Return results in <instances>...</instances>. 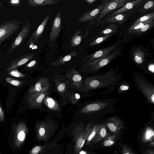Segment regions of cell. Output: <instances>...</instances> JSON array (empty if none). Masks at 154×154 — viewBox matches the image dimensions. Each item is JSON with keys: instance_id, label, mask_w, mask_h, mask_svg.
<instances>
[{"instance_id": "9", "label": "cell", "mask_w": 154, "mask_h": 154, "mask_svg": "<svg viewBox=\"0 0 154 154\" xmlns=\"http://www.w3.org/2000/svg\"><path fill=\"white\" fill-rule=\"evenodd\" d=\"M31 27L29 22H26L23 25L21 31L11 45L7 53L8 56L24 41L31 31Z\"/></svg>"}, {"instance_id": "35", "label": "cell", "mask_w": 154, "mask_h": 154, "mask_svg": "<svg viewBox=\"0 0 154 154\" xmlns=\"http://www.w3.org/2000/svg\"><path fill=\"white\" fill-rule=\"evenodd\" d=\"M154 22V20H151L132 24V25L129 28L128 30V32L139 29L142 28L145 24Z\"/></svg>"}, {"instance_id": "32", "label": "cell", "mask_w": 154, "mask_h": 154, "mask_svg": "<svg viewBox=\"0 0 154 154\" xmlns=\"http://www.w3.org/2000/svg\"><path fill=\"white\" fill-rule=\"evenodd\" d=\"M154 1H149L145 3L140 10V12L142 13H144L154 9Z\"/></svg>"}, {"instance_id": "45", "label": "cell", "mask_w": 154, "mask_h": 154, "mask_svg": "<svg viewBox=\"0 0 154 154\" xmlns=\"http://www.w3.org/2000/svg\"><path fill=\"white\" fill-rule=\"evenodd\" d=\"M5 113L0 104V122H3L5 119Z\"/></svg>"}, {"instance_id": "8", "label": "cell", "mask_w": 154, "mask_h": 154, "mask_svg": "<svg viewBox=\"0 0 154 154\" xmlns=\"http://www.w3.org/2000/svg\"><path fill=\"white\" fill-rule=\"evenodd\" d=\"M62 19L61 13L58 12L54 17L49 35V46L52 48L61 30Z\"/></svg>"}, {"instance_id": "18", "label": "cell", "mask_w": 154, "mask_h": 154, "mask_svg": "<svg viewBox=\"0 0 154 154\" xmlns=\"http://www.w3.org/2000/svg\"><path fill=\"white\" fill-rule=\"evenodd\" d=\"M109 103L102 101H98L86 105L81 110L82 113H88L96 112L107 107Z\"/></svg>"}, {"instance_id": "21", "label": "cell", "mask_w": 154, "mask_h": 154, "mask_svg": "<svg viewBox=\"0 0 154 154\" xmlns=\"http://www.w3.org/2000/svg\"><path fill=\"white\" fill-rule=\"evenodd\" d=\"M66 75L73 86L80 90L82 89V77L78 71L71 69L67 71Z\"/></svg>"}, {"instance_id": "40", "label": "cell", "mask_w": 154, "mask_h": 154, "mask_svg": "<svg viewBox=\"0 0 154 154\" xmlns=\"http://www.w3.org/2000/svg\"><path fill=\"white\" fill-rule=\"evenodd\" d=\"M43 146H36L34 147L31 151L29 154H38L42 149Z\"/></svg>"}, {"instance_id": "30", "label": "cell", "mask_w": 154, "mask_h": 154, "mask_svg": "<svg viewBox=\"0 0 154 154\" xmlns=\"http://www.w3.org/2000/svg\"><path fill=\"white\" fill-rule=\"evenodd\" d=\"M154 25V22L148 23L144 25L142 28L136 30L129 32L128 33L129 34H140L147 31L149 29L153 27Z\"/></svg>"}, {"instance_id": "52", "label": "cell", "mask_w": 154, "mask_h": 154, "mask_svg": "<svg viewBox=\"0 0 154 154\" xmlns=\"http://www.w3.org/2000/svg\"></svg>"}, {"instance_id": "7", "label": "cell", "mask_w": 154, "mask_h": 154, "mask_svg": "<svg viewBox=\"0 0 154 154\" xmlns=\"http://www.w3.org/2000/svg\"><path fill=\"white\" fill-rule=\"evenodd\" d=\"M131 0H110L105 4L100 14L96 20L97 25L103 18L108 15L119 9Z\"/></svg>"}, {"instance_id": "44", "label": "cell", "mask_w": 154, "mask_h": 154, "mask_svg": "<svg viewBox=\"0 0 154 154\" xmlns=\"http://www.w3.org/2000/svg\"><path fill=\"white\" fill-rule=\"evenodd\" d=\"M80 98V96L79 94L78 93L75 94L74 95L72 96L71 97V100L72 103H74L77 102Z\"/></svg>"}, {"instance_id": "22", "label": "cell", "mask_w": 154, "mask_h": 154, "mask_svg": "<svg viewBox=\"0 0 154 154\" xmlns=\"http://www.w3.org/2000/svg\"><path fill=\"white\" fill-rule=\"evenodd\" d=\"M106 125L102 124L98 125L96 134L91 143L92 144L97 143L109 135Z\"/></svg>"}, {"instance_id": "36", "label": "cell", "mask_w": 154, "mask_h": 154, "mask_svg": "<svg viewBox=\"0 0 154 154\" xmlns=\"http://www.w3.org/2000/svg\"><path fill=\"white\" fill-rule=\"evenodd\" d=\"M112 35V34H109L98 37L91 42L89 45L90 46H93L99 44L109 38Z\"/></svg>"}, {"instance_id": "26", "label": "cell", "mask_w": 154, "mask_h": 154, "mask_svg": "<svg viewBox=\"0 0 154 154\" xmlns=\"http://www.w3.org/2000/svg\"><path fill=\"white\" fill-rule=\"evenodd\" d=\"M83 36V32L78 29L74 33L69 41V47L72 48L78 46L81 43Z\"/></svg>"}, {"instance_id": "31", "label": "cell", "mask_w": 154, "mask_h": 154, "mask_svg": "<svg viewBox=\"0 0 154 154\" xmlns=\"http://www.w3.org/2000/svg\"><path fill=\"white\" fill-rule=\"evenodd\" d=\"M118 134H114L112 135H109L102 142V145L104 146H109L113 145L115 143L117 136Z\"/></svg>"}, {"instance_id": "6", "label": "cell", "mask_w": 154, "mask_h": 154, "mask_svg": "<svg viewBox=\"0 0 154 154\" xmlns=\"http://www.w3.org/2000/svg\"><path fill=\"white\" fill-rule=\"evenodd\" d=\"M56 128V126L52 121L47 120L38 122L36 125L38 139L47 140L55 132Z\"/></svg>"}, {"instance_id": "17", "label": "cell", "mask_w": 154, "mask_h": 154, "mask_svg": "<svg viewBox=\"0 0 154 154\" xmlns=\"http://www.w3.org/2000/svg\"><path fill=\"white\" fill-rule=\"evenodd\" d=\"M47 91L42 93L28 94L27 100L30 108L37 109L41 107L44 100L48 94Z\"/></svg>"}, {"instance_id": "2", "label": "cell", "mask_w": 154, "mask_h": 154, "mask_svg": "<svg viewBox=\"0 0 154 154\" xmlns=\"http://www.w3.org/2000/svg\"><path fill=\"white\" fill-rule=\"evenodd\" d=\"M121 51L120 49L112 51L106 55L86 63L83 66V71H87L92 73L98 72L101 68L109 63L119 55Z\"/></svg>"}, {"instance_id": "5", "label": "cell", "mask_w": 154, "mask_h": 154, "mask_svg": "<svg viewBox=\"0 0 154 154\" xmlns=\"http://www.w3.org/2000/svg\"><path fill=\"white\" fill-rule=\"evenodd\" d=\"M21 23V21L14 19L0 25V46L18 30Z\"/></svg>"}, {"instance_id": "39", "label": "cell", "mask_w": 154, "mask_h": 154, "mask_svg": "<svg viewBox=\"0 0 154 154\" xmlns=\"http://www.w3.org/2000/svg\"><path fill=\"white\" fill-rule=\"evenodd\" d=\"M130 86L129 84L125 82L121 83L117 89L118 93L121 94L125 92L129 89Z\"/></svg>"}, {"instance_id": "13", "label": "cell", "mask_w": 154, "mask_h": 154, "mask_svg": "<svg viewBox=\"0 0 154 154\" xmlns=\"http://www.w3.org/2000/svg\"><path fill=\"white\" fill-rule=\"evenodd\" d=\"M28 129L23 122L19 123L17 126L14 137V144L16 146L19 147L23 143L26 136Z\"/></svg>"}, {"instance_id": "1", "label": "cell", "mask_w": 154, "mask_h": 154, "mask_svg": "<svg viewBox=\"0 0 154 154\" xmlns=\"http://www.w3.org/2000/svg\"><path fill=\"white\" fill-rule=\"evenodd\" d=\"M116 69H110L104 74L86 78L84 81L85 90L89 91L100 88H112L118 84L120 75H117Z\"/></svg>"}, {"instance_id": "15", "label": "cell", "mask_w": 154, "mask_h": 154, "mask_svg": "<svg viewBox=\"0 0 154 154\" xmlns=\"http://www.w3.org/2000/svg\"><path fill=\"white\" fill-rule=\"evenodd\" d=\"M108 1L103 0L100 5L96 8L83 14L78 19L79 22L80 23H85L98 17L105 4Z\"/></svg>"}, {"instance_id": "23", "label": "cell", "mask_w": 154, "mask_h": 154, "mask_svg": "<svg viewBox=\"0 0 154 154\" xmlns=\"http://www.w3.org/2000/svg\"><path fill=\"white\" fill-rule=\"evenodd\" d=\"M58 2V0H29L27 5L29 6L36 7L53 5Z\"/></svg>"}, {"instance_id": "20", "label": "cell", "mask_w": 154, "mask_h": 154, "mask_svg": "<svg viewBox=\"0 0 154 154\" xmlns=\"http://www.w3.org/2000/svg\"><path fill=\"white\" fill-rule=\"evenodd\" d=\"M35 55V53H31L25 54L11 62L6 69L9 71L12 69L17 68L18 67L25 64L31 60Z\"/></svg>"}, {"instance_id": "16", "label": "cell", "mask_w": 154, "mask_h": 154, "mask_svg": "<svg viewBox=\"0 0 154 154\" xmlns=\"http://www.w3.org/2000/svg\"><path fill=\"white\" fill-rule=\"evenodd\" d=\"M143 1V0H132L126 3L117 10L113 11L112 13L106 16L103 19L111 17L119 14L124 13L131 10L135 9H137L140 6V3Z\"/></svg>"}, {"instance_id": "38", "label": "cell", "mask_w": 154, "mask_h": 154, "mask_svg": "<svg viewBox=\"0 0 154 154\" xmlns=\"http://www.w3.org/2000/svg\"><path fill=\"white\" fill-rule=\"evenodd\" d=\"M6 81L8 83L16 87H19L23 84V82L11 77H7Z\"/></svg>"}, {"instance_id": "43", "label": "cell", "mask_w": 154, "mask_h": 154, "mask_svg": "<svg viewBox=\"0 0 154 154\" xmlns=\"http://www.w3.org/2000/svg\"><path fill=\"white\" fill-rule=\"evenodd\" d=\"M66 88V85L63 83H60L58 85L57 88L59 92H63L65 90Z\"/></svg>"}, {"instance_id": "24", "label": "cell", "mask_w": 154, "mask_h": 154, "mask_svg": "<svg viewBox=\"0 0 154 154\" xmlns=\"http://www.w3.org/2000/svg\"><path fill=\"white\" fill-rule=\"evenodd\" d=\"M78 53L73 51L68 55L59 57L54 61L52 62L51 64L54 66H57L64 65L66 62L70 60L72 57L76 56Z\"/></svg>"}, {"instance_id": "19", "label": "cell", "mask_w": 154, "mask_h": 154, "mask_svg": "<svg viewBox=\"0 0 154 154\" xmlns=\"http://www.w3.org/2000/svg\"><path fill=\"white\" fill-rule=\"evenodd\" d=\"M105 125L114 134H118L123 127L122 121L116 116H112L108 119Z\"/></svg>"}, {"instance_id": "41", "label": "cell", "mask_w": 154, "mask_h": 154, "mask_svg": "<svg viewBox=\"0 0 154 154\" xmlns=\"http://www.w3.org/2000/svg\"><path fill=\"white\" fill-rule=\"evenodd\" d=\"M9 5L12 6L19 7L22 4L20 0H11L9 1Z\"/></svg>"}, {"instance_id": "47", "label": "cell", "mask_w": 154, "mask_h": 154, "mask_svg": "<svg viewBox=\"0 0 154 154\" xmlns=\"http://www.w3.org/2000/svg\"><path fill=\"white\" fill-rule=\"evenodd\" d=\"M154 65L153 63L150 64L148 66V69L149 70L153 73H154Z\"/></svg>"}, {"instance_id": "29", "label": "cell", "mask_w": 154, "mask_h": 154, "mask_svg": "<svg viewBox=\"0 0 154 154\" xmlns=\"http://www.w3.org/2000/svg\"><path fill=\"white\" fill-rule=\"evenodd\" d=\"M118 28V26L116 25L113 23L110 24L102 30L99 35L112 34L117 30Z\"/></svg>"}, {"instance_id": "10", "label": "cell", "mask_w": 154, "mask_h": 154, "mask_svg": "<svg viewBox=\"0 0 154 154\" xmlns=\"http://www.w3.org/2000/svg\"><path fill=\"white\" fill-rule=\"evenodd\" d=\"M121 43L120 41L116 42L109 47L87 56L84 58L83 63H88L109 54L116 48Z\"/></svg>"}, {"instance_id": "12", "label": "cell", "mask_w": 154, "mask_h": 154, "mask_svg": "<svg viewBox=\"0 0 154 154\" xmlns=\"http://www.w3.org/2000/svg\"><path fill=\"white\" fill-rule=\"evenodd\" d=\"M50 13H49L45 17L38 27L27 40L26 43V45L32 44H35L37 43L43 34L44 30L50 18Z\"/></svg>"}, {"instance_id": "14", "label": "cell", "mask_w": 154, "mask_h": 154, "mask_svg": "<svg viewBox=\"0 0 154 154\" xmlns=\"http://www.w3.org/2000/svg\"><path fill=\"white\" fill-rule=\"evenodd\" d=\"M137 9L129 11L127 12L119 14L111 17L102 19L99 23L101 24H110L117 23L119 24H123L127 20L128 18L131 14Z\"/></svg>"}, {"instance_id": "42", "label": "cell", "mask_w": 154, "mask_h": 154, "mask_svg": "<svg viewBox=\"0 0 154 154\" xmlns=\"http://www.w3.org/2000/svg\"><path fill=\"white\" fill-rule=\"evenodd\" d=\"M122 152L123 154H134L129 148L126 146H123L122 147Z\"/></svg>"}, {"instance_id": "27", "label": "cell", "mask_w": 154, "mask_h": 154, "mask_svg": "<svg viewBox=\"0 0 154 154\" xmlns=\"http://www.w3.org/2000/svg\"><path fill=\"white\" fill-rule=\"evenodd\" d=\"M154 131L152 127L147 126L145 128L141 137V140L143 143H147L153 141Z\"/></svg>"}, {"instance_id": "25", "label": "cell", "mask_w": 154, "mask_h": 154, "mask_svg": "<svg viewBox=\"0 0 154 154\" xmlns=\"http://www.w3.org/2000/svg\"><path fill=\"white\" fill-rule=\"evenodd\" d=\"M43 103L51 110L54 111H59L60 110V106L57 101L49 97L48 94L45 96Z\"/></svg>"}, {"instance_id": "11", "label": "cell", "mask_w": 154, "mask_h": 154, "mask_svg": "<svg viewBox=\"0 0 154 154\" xmlns=\"http://www.w3.org/2000/svg\"><path fill=\"white\" fill-rule=\"evenodd\" d=\"M49 79L43 77L39 79L29 89L28 94H39L47 92L50 87Z\"/></svg>"}, {"instance_id": "51", "label": "cell", "mask_w": 154, "mask_h": 154, "mask_svg": "<svg viewBox=\"0 0 154 154\" xmlns=\"http://www.w3.org/2000/svg\"><path fill=\"white\" fill-rule=\"evenodd\" d=\"M79 154H87V152L84 151H81L80 152Z\"/></svg>"}, {"instance_id": "37", "label": "cell", "mask_w": 154, "mask_h": 154, "mask_svg": "<svg viewBox=\"0 0 154 154\" xmlns=\"http://www.w3.org/2000/svg\"><path fill=\"white\" fill-rule=\"evenodd\" d=\"M8 74L12 76L20 78L25 77V74L20 72L18 70L17 68L12 69L8 72Z\"/></svg>"}, {"instance_id": "49", "label": "cell", "mask_w": 154, "mask_h": 154, "mask_svg": "<svg viewBox=\"0 0 154 154\" xmlns=\"http://www.w3.org/2000/svg\"><path fill=\"white\" fill-rule=\"evenodd\" d=\"M85 1L89 5H91L96 1V0H86Z\"/></svg>"}, {"instance_id": "50", "label": "cell", "mask_w": 154, "mask_h": 154, "mask_svg": "<svg viewBox=\"0 0 154 154\" xmlns=\"http://www.w3.org/2000/svg\"><path fill=\"white\" fill-rule=\"evenodd\" d=\"M150 146L154 147V142L153 141L150 142L148 145Z\"/></svg>"}, {"instance_id": "48", "label": "cell", "mask_w": 154, "mask_h": 154, "mask_svg": "<svg viewBox=\"0 0 154 154\" xmlns=\"http://www.w3.org/2000/svg\"><path fill=\"white\" fill-rule=\"evenodd\" d=\"M145 154H154L153 149H148L145 151Z\"/></svg>"}, {"instance_id": "46", "label": "cell", "mask_w": 154, "mask_h": 154, "mask_svg": "<svg viewBox=\"0 0 154 154\" xmlns=\"http://www.w3.org/2000/svg\"><path fill=\"white\" fill-rule=\"evenodd\" d=\"M37 63V61L35 60H33L26 65V67L30 68L35 66Z\"/></svg>"}, {"instance_id": "3", "label": "cell", "mask_w": 154, "mask_h": 154, "mask_svg": "<svg viewBox=\"0 0 154 154\" xmlns=\"http://www.w3.org/2000/svg\"><path fill=\"white\" fill-rule=\"evenodd\" d=\"M135 85L144 96L147 102L154 103V86L149 82L141 75L135 74L133 76Z\"/></svg>"}, {"instance_id": "34", "label": "cell", "mask_w": 154, "mask_h": 154, "mask_svg": "<svg viewBox=\"0 0 154 154\" xmlns=\"http://www.w3.org/2000/svg\"><path fill=\"white\" fill-rule=\"evenodd\" d=\"M98 125L97 123L94 126L86 140V144L88 145L91 142L94 138L97 131Z\"/></svg>"}, {"instance_id": "4", "label": "cell", "mask_w": 154, "mask_h": 154, "mask_svg": "<svg viewBox=\"0 0 154 154\" xmlns=\"http://www.w3.org/2000/svg\"><path fill=\"white\" fill-rule=\"evenodd\" d=\"M94 126L92 123H90L85 128L83 124H80L76 125L74 128L73 133L76 152H80Z\"/></svg>"}, {"instance_id": "28", "label": "cell", "mask_w": 154, "mask_h": 154, "mask_svg": "<svg viewBox=\"0 0 154 154\" xmlns=\"http://www.w3.org/2000/svg\"><path fill=\"white\" fill-rule=\"evenodd\" d=\"M133 56L135 62L138 64L143 63L145 59V54L141 49L137 48L133 52Z\"/></svg>"}, {"instance_id": "33", "label": "cell", "mask_w": 154, "mask_h": 154, "mask_svg": "<svg viewBox=\"0 0 154 154\" xmlns=\"http://www.w3.org/2000/svg\"><path fill=\"white\" fill-rule=\"evenodd\" d=\"M154 12H152L149 13L139 17L132 24H135L137 23L143 22L149 20H154Z\"/></svg>"}]
</instances>
